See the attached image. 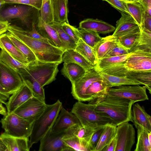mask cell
Masks as SVG:
<instances>
[{"label":"cell","instance_id":"1","mask_svg":"<svg viewBox=\"0 0 151 151\" xmlns=\"http://www.w3.org/2000/svg\"><path fill=\"white\" fill-rule=\"evenodd\" d=\"M88 103L93 105L96 112L110 119L116 126L124 122H133L132 110L134 103L129 100L107 93Z\"/></svg>","mask_w":151,"mask_h":151},{"label":"cell","instance_id":"2","mask_svg":"<svg viewBox=\"0 0 151 151\" xmlns=\"http://www.w3.org/2000/svg\"><path fill=\"white\" fill-rule=\"evenodd\" d=\"M7 31L27 46L32 51L37 60L43 63L62 62L64 51L51 44L29 37L23 33L19 26L10 24Z\"/></svg>","mask_w":151,"mask_h":151},{"label":"cell","instance_id":"3","mask_svg":"<svg viewBox=\"0 0 151 151\" xmlns=\"http://www.w3.org/2000/svg\"><path fill=\"white\" fill-rule=\"evenodd\" d=\"M40 12V10L30 6L6 3L0 9V21H7L11 24L18 23L19 27L30 31L37 24Z\"/></svg>","mask_w":151,"mask_h":151},{"label":"cell","instance_id":"4","mask_svg":"<svg viewBox=\"0 0 151 151\" xmlns=\"http://www.w3.org/2000/svg\"><path fill=\"white\" fill-rule=\"evenodd\" d=\"M59 64L38 61L37 64L29 66L28 68L19 69L18 72L22 81L35 82L43 87L55 80Z\"/></svg>","mask_w":151,"mask_h":151},{"label":"cell","instance_id":"5","mask_svg":"<svg viewBox=\"0 0 151 151\" xmlns=\"http://www.w3.org/2000/svg\"><path fill=\"white\" fill-rule=\"evenodd\" d=\"M62 107V103L59 100L52 104H47L42 114L33 123L29 140L30 149L52 128Z\"/></svg>","mask_w":151,"mask_h":151},{"label":"cell","instance_id":"6","mask_svg":"<svg viewBox=\"0 0 151 151\" xmlns=\"http://www.w3.org/2000/svg\"><path fill=\"white\" fill-rule=\"evenodd\" d=\"M71 112L76 116L83 126L93 129L112 123L110 119L96 112L91 104H86L78 101L73 105Z\"/></svg>","mask_w":151,"mask_h":151},{"label":"cell","instance_id":"7","mask_svg":"<svg viewBox=\"0 0 151 151\" xmlns=\"http://www.w3.org/2000/svg\"><path fill=\"white\" fill-rule=\"evenodd\" d=\"M0 122L2 128L6 133L15 137L29 138L33 122L14 112L7 113Z\"/></svg>","mask_w":151,"mask_h":151},{"label":"cell","instance_id":"8","mask_svg":"<svg viewBox=\"0 0 151 151\" xmlns=\"http://www.w3.org/2000/svg\"><path fill=\"white\" fill-rule=\"evenodd\" d=\"M139 85H127L110 88L107 93L112 96L129 100L134 103L148 100L145 86Z\"/></svg>","mask_w":151,"mask_h":151},{"label":"cell","instance_id":"9","mask_svg":"<svg viewBox=\"0 0 151 151\" xmlns=\"http://www.w3.org/2000/svg\"><path fill=\"white\" fill-rule=\"evenodd\" d=\"M47 105L45 101L32 96L13 112L20 117L33 122L42 114Z\"/></svg>","mask_w":151,"mask_h":151},{"label":"cell","instance_id":"10","mask_svg":"<svg viewBox=\"0 0 151 151\" xmlns=\"http://www.w3.org/2000/svg\"><path fill=\"white\" fill-rule=\"evenodd\" d=\"M102 77L95 68L86 71L81 78L72 84L71 94L78 101H86V92L93 82L103 80Z\"/></svg>","mask_w":151,"mask_h":151},{"label":"cell","instance_id":"11","mask_svg":"<svg viewBox=\"0 0 151 151\" xmlns=\"http://www.w3.org/2000/svg\"><path fill=\"white\" fill-rule=\"evenodd\" d=\"M23 84L18 71L10 68L0 60V84L6 92L12 95Z\"/></svg>","mask_w":151,"mask_h":151},{"label":"cell","instance_id":"12","mask_svg":"<svg viewBox=\"0 0 151 151\" xmlns=\"http://www.w3.org/2000/svg\"><path fill=\"white\" fill-rule=\"evenodd\" d=\"M116 146L115 151H130L135 142V132L133 126L129 122L116 126Z\"/></svg>","mask_w":151,"mask_h":151},{"label":"cell","instance_id":"13","mask_svg":"<svg viewBox=\"0 0 151 151\" xmlns=\"http://www.w3.org/2000/svg\"><path fill=\"white\" fill-rule=\"evenodd\" d=\"M65 132H54L49 130L40 140L39 151H69L63 141Z\"/></svg>","mask_w":151,"mask_h":151},{"label":"cell","instance_id":"14","mask_svg":"<svg viewBox=\"0 0 151 151\" xmlns=\"http://www.w3.org/2000/svg\"><path fill=\"white\" fill-rule=\"evenodd\" d=\"M129 53L130 55L125 63V66L127 70H151V53Z\"/></svg>","mask_w":151,"mask_h":151},{"label":"cell","instance_id":"15","mask_svg":"<svg viewBox=\"0 0 151 151\" xmlns=\"http://www.w3.org/2000/svg\"><path fill=\"white\" fill-rule=\"evenodd\" d=\"M33 96L29 88L23 83L20 88L9 97L5 104L7 113L13 112Z\"/></svg>","mask_w":151,"mask_h":151},{"label":"cell","instance_id":"16","mask_svg":"<svg viewBox=\"0 0 151 151\" xmlns=\"http://www.w3.org/2000/svg\"><path fill=\"white\" fill-rule=\"evenodd\" d=\"M79 122V120L74 114L63 107L52 130L56 132H65L71 127Z\"/></svg>","mask_w":151,"mask_h":151},{"label":"cell","instance_id":"17","mask_svg":"<svg viewBox=\"0 0 151 151\" xmlns=\"http://www.w3.org/2000/svg\"><path fill=\"white\" fill-rule=\"evenodd\" d=\"M7 151H29L28 138L13 136L5 132L0 135Z\"/></svg>","mask_w":151,"mask_h":151},{"label":"cell","instance_id":"18","mask_svg":"<svg viewBox=\"0 0 151 151\" xmlns=\"http://www.w3.org/2000/svg\"><path fill=\"white\" fill-rule=\"evenodd\" d=\"M120 12L121 17L117 21L115 30L111 35L117 40L119 37L139 27L132 17L124 12Z\"/></svg>","mask_w":151,"mask_h":151},{"label":"cell","instance_id":"19","mask_svg":"<svg viewBox=\"0 0 151 151\" xmlns=\"http://www.w3.org/2000/svg\"><path fill=\"white\" fill-rule=\"evenodd\" d=\"M79 28L92 31L98 34H106L114 31L115 27L101 20L88 18L79 23Z\"/></svg>","mask_w":151,"mask_h":151},{"label":"cell","instance_id":"20","mask_svg":"<svg viewBox=\"0 0 151 151\" xmlns=\"http://www.w3.org/2000/svg\"><path fill=\"white\" fill-rule=\"evenodd\" d=\"M97 129H93L84 127L79 122L67 129L65 132V134L78 138L87 151H89V142L93 134Z\"/></svg>","mask_w":151,"mask_h":151},{"label":"cell","instance_id":"21","mask_svg":"<svg viewBox=\"0 0 151 151\" xmlns=\"http://www.w3.org/2000/svg\"><path fill=\"white\" fill-rule=\"evenodd\" d=\"M132 115L134 125L140 126L151 132V117L148 114L143 106L138 103L132 106Z\"/></svg>","mask_w":151,"mask_h":151},{"label":"cell","instance_id":"22","mask_svg":"<svg viewBox=\"0 0 151 151\" xmlns=\"http://www.w3.org/2000/svg\"><path fill=\"white\" fill-rule=\"evenodd\" d=\"M54 22L61 24L69 23L68 0H51Z\"/></svg>","mask_w":151,"mask_h":151},{"label":"cell","instance_id":"23","mask_svg":"<svg viewBox=\"0 0 151 151\" xmlns=\"http://www.w3.org/2000/svg\"><path fill=\"white\" fill-rule=\"evenodd\" d=\"M0 48L15 59L29 65L27 59L12 42L6 33L0 35Z\"/></svg>","mask_w":151,"mask_h":151},{"label":"cell","instance_id":"24","mask_svg":"<svg viewBox=\"0 0 151 151\" xmlns=\"http://www.w3.org/2000/svg\"><path fill=\"white\" fill-rule=\"evenodd\" d=\"M36 28L39 33L48 39L52 45L63 50L58 33L50 24L44 22H38Z\"/></svg>","mask_w":151,"mask_h":151},{"label":"cell","instance_id":"25","mask_svg":"<svg viewBox=\"0 0 151 151\" xmlns=\"http://www.w3.org/2000/svg\"><path fill=\"white\" fill-rule=\"evenodd\" d=\"M62 61L65 63H76L82 67L86 71L95 68L83 56L74 50L65 51L63 55Z\"/></svg>","mask_w":151,"mask_h":151},{"label":"cell","instance_id":"26","mask_svg":"<svg viewBox=\"0 0 151 151\" xmlns=\"http://www.w3.org/2000/svg\"><path fill=\"white\" fill-rule=\"evenodd\" d=\"M126 77L130 79L139 85H144L151 93V70H127Z\"/></svg>","mask_w":151,"mask_h":151},{"label":"cell","instance_id":"27","mask_svg":"<svg viewBox=\"0 0 151 151\" xmlns=\"http://www.w3.org/2000/svg\"><path fill=\"white\" fill-rule=\"evenodd\" d=\"M86 71L82 67L72 63H64L61 70L62 74L67 78L71 84L82 77Z\"/></svg>","mask_w":151,"mask_h":151},{"label":"cell","instance_id":"28","mask_svg":"<svg viewBox=\"0 0 151 151\" xmlns=\"http://www.w3.org/2000/svg\"><path fill=\"white\" fill-rule=\"evenodd\" d=\"M109 88L103 79L93 82L86 90V101H89L107 94Z\"/></svg>","mask_w":151,"mask_h":151},{"label":"cell","instance_id":"29","mask_svg":"<svg viewBox=\"0 0 151 151\" xmlns=\"http://www.w3.org/2000/svg\"><path fill=\"white\" fill-rule=\"evenodd\" d=\"M140 31L138 41L135 46L129 51V53H151V32L142 29H140Z\"/></svg>","mask_w":151,"mask_h":151},{"label":"cell","instance_id":"30","mask_svg":"<svg viewBox=\"0 0 151 151\" xmlns=\"http://www.w3.org/2000/svg\"><path fill=\"white\" fill-rule=\"evenodd\" d=\"M124 2L129 15L132 17L141 28L143 24L145 14L144 7L138 1Z\"/></svg>","mask_w":151,"mask_h":151},{"label":"cell","instance_id":"31","mask_svg":"<svg viewBox=\"0 0 151 151\" xmlns=\"http://www.w3.org/2000/svg\"><path fill=\"white\" fill-rule=\"evenodd\" d=\"M6 33L12 42L27 59L29 66L34 65L38 63V61L35 55L27 46L8 31Z\"/></svg>","mask_w":151,"mask_h":151},{"label":"cell","instance_id":"32","mask_svg":"<svg viewBox=\"0 0 151 151\" xmlns=\"http://www.w3.org/2000/svg\"><path fill=\"white\" fill-rule=\"evenodd\" d=\"M117 41L111 35L102 37L93 48L98 60L104 58L112 49Z\"/></svg>","mask_w":151,"mask_h":151},{"label":"cell","instance_id":"33","mask_svg":"<svg viewBox=\"0 0 151 151\" xmlns=\"http://www.w3.org/2000/svg\"><path fill=\"white\" fill-rule=\"evenodd\" d=\"M116 132V126L112 123H108L105 125L94 151H102L115 137Z\"/></svg>","mask_w":151,"mask_h":151},{"label":"cell","instance_id":"34","mask_svg":"<svg viewBox=\"0 0 151 151\" xmlns=\"http://www.w3.org/2000/svg\"><path fill=\"white\" fill-rule=\"evenodd\" d=\"M140 34V29L139 27L119 37L117 39L118 42L129 51L137 44L139 39Z\"/></svg>","mask_w":151,"mask_h":151},{"label":"cell","instance_id":"35","mask_svg":"<svg viewBox=\"0 0 151 151\" xmlns=\"http://www.w3.org/2000/svg\"><path fill=\"white\" fill-rule=\"evenodd\" d=\"M78 52L96 68L98 63L97 58L93 48L85 43L80 38L77 43L74 50Z\"/></svg>","mask_w":151,"mask_h":151},{"label":"cell","instance_id":"36","mask_svg":"<svg viewBox=\"0 0 151 151\" xmlns=\"http://www.w3.org/2000/svg\"><path fill=\"white\" fill-rule=\"evenodd\" d=\"M98 71L109 88L123 85H139L134 81L126 77L107 75Z\"/></svg>","mask_w":151,"mask_h":151},{"label":"cell","instance_id":"37","mask_svg":"<svg viewBox=\"0 0 151 151\" xmlns=\"http://www.w3.org/2000/svg\"><path fill=\"white\" fill-rule=\"evenodd\" d=\"M57 31L63 50H75L77 43L69 37L62 28L61 24L53 22L50 24Z\"/></svg>","mask_w":151,"mask_h":151},{"label":"cell","instance_id":"38","mask_svg":"<svg viewBox=\"0 0 151 151\" xmlns=\"http://www.w3.org/2000/svg\"><path fill=\"white\" fill-rule=\"evenodd\" d=\"M137 129V142L134 151H151V143L148 139V132L143 127L135 126Z\"/></svg>","mask_w":151,"mask_h":151},{"label":"cell","instance_id":"39","mask_svg":"<svg viewBox=\"0 0 151 151\" xmlns=\"http://www.w3.org/2000/svg\"><path fill=\"white\" fill-rule=\"evenodd\" d=\"M77 31L80 38L93 48L102 39L99 34L92 31L78 29Z\"/></svg>","mask_w":151,"mask_h":151},{"label":"cell","instance_id":"40","mask_svg":"<svg viewBox=\"0 0 151 151\" xmlns=\"http://www.w3.org/2000/svg\"><path fill=\"white\" fill-rule=\"evenodd\" d=\"M38 22L48 24L54 22L51 0H42Z\"/></svg>","mask_w":151,"mask_h":151},{"label":"cell","instance_id":"41","mask_svg":"<svg viewBox=\"0 0 151 151\" xmlns=\"http://www.w3.org/2000/svg\"><path fill=\"white\" fill-rule=\"evenodd\" d=\"M0 60L8 67L17 71L20 69L29 67V65L15 59L3 49H1L0 52Z\"/></svg>","mask_w":151,"mask_h":151},{"label":"cell","instance_id":"42","mask_svg":"<svg viewBox=\"0 0 151 151\" xmlns=\"http://www.w3.org/2000/svg\"><path fill=\"white\" fill-rule=\"evenodd\" d=\"M128 54L119 56L104 58L98 60L96 67L97 70H101L111 66L125 63L129 56Z\"/></svg>","mask_w":151,"mask_h":151},{"label":"cell","instance_id":"43","mask_svg":"<svg viewBox=\"0 0 151 151\" xmlns=\"http://www.w3.org/2000/svg\"><path fill=\"white\" fill-rule=\"evenodd\" d=\"M125 62L102 69L96 70L107 75L121 77H126L127 70L125 66Z\"/></svg>","mask_w":151,"mask_h":151},{"label":"cell","instance_id":"44","mask_svg":"<svg viewBox=\"0 0 151 151\" xmlns=\"http://www.w3.org/2000/svg\"><path fill=\"white\" fill-rule=\"evenodd\" d=\"M63 139L65 145L68 148L69 151H87L86 148L77 137L65 134Z\"/></svg>","mask_w":151,"mask_h":151},{"label":"cell","instance_id":"45","mask_svg":"<svg viewBox=\"0 0 151 151\" xmlns=\"http://www.w3.org/2000/svg\"><path fill=\"white\" fill-rule=\"evenodd\" d=\"M61 24L63 30L77 43L80 38L77 31V28L71 25L69 23L65 22Z\"/></svg>","mask_w":151,"mask_h":151},{"label":"cell","instance_id":"46","mask_svg":"<svg viewBox=\"0 0 151 151\" xmlns=\"http://www.w3.org/2000/svg\"><path fill=\"white\" fill-rule=\"evenodd\" d=\"M6 4H22L32 6L40 10L42 0H4Z\"/></svg>","mask_w":151,"mask_h":151},{"label":"cell","instance_id":"47","mask_svg":"<svg viewBox=\"0 0 151 151\" xmlns=\"http://www.w3.org/2000/svg\"><path fill=\"white\" fill-rule=\"evenodd\" d=\"M129 53V50L120 45L117 41L112 49L104 58L121 56L127 55Z\"/></svg>","mask_w":151,"mask_h":151},{"label":"cell","instance_id":"48","mask_svg":"<svg viewBox=\"0 0 151 151\" xmlns=\"http://www.w3.org/2000/svg\"><path fill=\"white\" fill-rule=\"evenodd\" d=\"M19 27L20 30L26 35L32 38L52 44L48 39L42 36L39 33L36 29V25L34 26L32 29L30 31L25 30L20 27Z\"/></svg>","mask_w":151,"mask_h":151},{"label":"cell","instance_id":"49","mask_svg":"<svg viewBox=\"0 0 151 151\" xmlns=\"http://www.w3.org/2000/svg\"><path fill=\"white\" fill-rule=\"evenodd\" d=\"M104 127L98 129L93 134L88 144L89 151H94L103 131Z\"/></svg>","mask_w":151,"mask_h":151},{"label":"cell","instance_id":"50","mask_svg":"<svg viewBox=\"0 0 151 151\" xmlns=\"http://www.w3.org/2000/svg\"><path fill=\"white\" fill-rule=\"evenodd\" d=\"M109 3L114 8L120 12H124L129 15L124 2L121 0H103Z\"/></svg>","mask_w":151,"mask_h":151},{"label":"cell","instance_id":"51","mask_svg":"<svg viewBox=\"0 0 151 151\" xmlns=\"http://www.w3.org/2000/svg\"><path fill=\"white\" fill-rule=\"evenodd\" d=\"M144 7L145 13L151 16V0H139Z\"/></svg>","mask_w":151,"mask_h":151},{"label":"cell","instance_id":"52","mask_svg":"<svg viewBox=\"0 0 151 151\" xmlns=\"http://www.w3.org/2000/svg\"><path fill=\"white\" fill-rule=\"evenodd\" d=\"M140 28L151 32V16L145 14L142 26Z\"/></svg>","mask_w":151,"mask_h":151},{"label":"cell","instance_id":"53","mask_svg":"<svg viewBox=\"0 0 151 151\" xmlns=\"http://www.w3.org/2000/svg\"><path fill=\"white\" fill-rule=\"evenodd\" d=\"M116 146V136L110 142L102 151H115Z\"/></svg>","mask_w":151,"mask_h":151},{"label":"cell","instance_id":"54","mask_svg":"<svg viewBox=\"0 0 151 151\" xmlns=\"http://www.w3.org/2000/svg\"><path fill=\"white\" fill-rule=\"evenodd\" d=\"M10 24L7 21H0V35L7 31L8 27Z\"/></svg>","mask_w":151,"mask_h":151},{"label":"cell","instance_id":"55","mask_svg":"<svg viewBox=\"0 0 151 151\" xmlns=\"http://www.w3.org/2000/svg\"><path fill=\"white\" fill-rule=\"evenodd\" d=\"M10 95L0 92V103L5 104L6 101L9 99Z\"/></svg>","mask_w":151,"mask_h":151},{"label":"cell","instance_id":"56","mask_svg":"<svg viewBox=\"0 0 151 151\" xmlns=\"http://www.w3.org/2000/svg\"><path fill=\"white\" fill-rule=\"evenodd\" d=\"M7 113V111L6 108L3 106L2 104L0 103V114L4 116Z\"/></svg>","mask_w":151,"mask_h":151},{"label":"cell","instance_id":"57","mask_svg":"<svg viewBox=\"0 0 151 151\" xmlns=\"http://www.w3.org/2000/svg\"><path fill=\"white\" fill-rule=\"evenodd\" d=\"M0 151H7V149L0 138Z\"/></svg>","mask_w":151,"mask_h":151},{"label":"cell","instance_id":"58","mask_svg":"<svg viewBox=\"0 0 151 151\" xmlns=\"http://www.w3.org/2000/svg\"><path fill=\"white\" fill-rule=\"evenodd\" d=\"M0 92L2 93H3L6 94H9L2 87L1 85L0 84Z\"/></svg>","mask_w":151,"mask_h":151},{"label":"cell","instance_id":"59","mask_svg":"<svg viewBox=\"0 0 151 151\" xmlns=\"http://www.w3.org/2000/svg\"><path fill=\"white\" fill-rule=\"evenodd\" d=\"M6 4L4 0H0V9Z\"/></svg>","mask_w":151,"mask_h":151},{"label":"cell","instance_id":"60","mask_svg":"<svg viewBox=\"0 0 151 151\" xmlns=\"http://www.w3.org/2000/svg\"><path fill=\"white\" fill-rule=\"evenodd\" d=\"M124 1L126 2H130V1H138L139 0H121Z\"/></svg>","mask_w":151,"mask_h":151}]
</instances>
